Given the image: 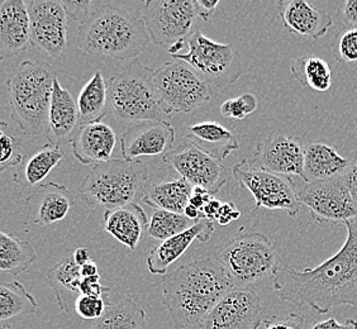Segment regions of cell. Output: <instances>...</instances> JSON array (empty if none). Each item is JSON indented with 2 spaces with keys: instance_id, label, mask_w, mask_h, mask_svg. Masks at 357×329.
<instances>
[{
  "instance_id": "cell-21",
  "label": "cell",
  "mask_w": 357,
  "mask_h": 329,
  "mask_svg": "<svg viewBox=\"0 0 357 329\" xmlns=\"http://www.w3.org/2000/svg\"><path fill=\"white\" fill-rule=\"evenodd\" d=\"M214 222L199 220L194 226L183 234H176L169 240H162L147 256V268L152 275L167 274V270L175 261L178 260L194 240L206 243L212 238Z\"/></svg>"
},
{
  "instance_id": "cell-20",
  "label": "cell",
  "mask_w": 357,
  "mask_h": 329,
  "mask_svg": "<svg viewBox=\"0 0 357 329\" xmlns=\"http://www.w3.org/2000/svg\"><path fill=\"white\" fill-rule=\"evenodd\" d=\"M26 203L29 217L35 224L51 226L69 215L75 199L66 186L51 181L38 186L28 197Z\"/></svg>"
},
{
  "instance_id": "cell-12",
  "label": "cell",
  "mask_w": 357,
  "mask_h": 329,
  "mask_svg": "<svg viewBox=\"0 0 357 329\" xmlns=\"http://www.w3.org/2000/svg\"><path fill=\"white\" fill-rule=\"evenodd\" d=\"M298 199L308 208L312 218L318 223L344 224L357 217V206L344 185L342 175L305 183L298 190Z\"/></svg>"
},
{
  "instance_id": "cell-24",
  "label": "cell",
  "mask_w": 357,
  "mask_h": 329,
  "mask_svg": "<svg viewBox=\"0 0 357 329\" xmlns=\"http://www.w3.org/2000/svg\"><path fill=\"white\" fill-rule=\"evenodd\" d=\"M147 228L149 218L138 203L104 213V229L131 251L139 245Z\"/></svg>"
},
{
  "instance_id": "cell-18",
  "label": "cell",
  "mask_w": 357,
  "mask_h": 329,
  "mask_svg": "<svg viewBox=\"0 0 357 329\" xmlns=\"http://www.w3.org/2000/svg\"><path fill=\"white\" fill-rule=\"evenodd\" d=\"M31 45L27 3L4 0L0 3V62L20 55Z\"/></svg>"
},
{
  "instance_id": "cell-10",
  "label": "cell",
  "mask_w": 357,
  "mask_h": 329,
  "mask_svg": "<svg viewBox=\"0 0 357 329\" xmlns=\"http://www.w3.org/2000/svg\"><path fill=\"white\" fill-rule=\"evenodd\" d=\"M232 174L241 185L252 194L257 209L282 211L290 217H296L301 212L298 189L289 176L255 167L246 158L234 166Z\"/></svg>"
},
{
  "instance_id": "cell-13",
  "label": "cell",
  "mask_w": 357,
  "mask_h": 329,
  "mask_svg": "<svg viewBox=\"0 0 357 329\" xmlns=\"http://www.w3.org/2000/svg\"><path fill=\"white\" fill-rule=\"evenodd\" d=\"M261 295L251 288H234L215 304L200 323V329H259L261 327Z\"/></svg>"
},
{
  "instance_id": "cell-45",
  "label": "cell",
  "mask_w": 357,
  "mask_h": 329,
  "mask_svg": "<svg viewBox=\"0 0 357 329\" xmlns=\"http://www.w3.org/2000/svg\"><path fill=\"white\" fill-rule=\"evenodd\" d=\"M310 329H357V321L346 319L344 322L340 323L336 318L332 316L326 321L314 323Z\"/></svg>"
},
{
  "instance_id": "cell-6",
  "label": "cell",
  "mask_w": 357,
  "mask_h": 329,
  "mask_svg": "<svg viewBox=\"0 0 357 329\" xmlns=\"http://www.w3.org/2000/svg\"><path fill=\"white\" fill-rule=\"evenodd\" d=\"M108 107L122 122L133 124L167 121L158 103L153 69L139 60L130 62L108 82Z\"/></svg>"
},
{
  "instance_id": "cell-2",
  "label": "cell",
  "mask_w": 357,
  "mask_h": 329,
  "mask_svg": "<svg viewBox=\"0 0 357 329\" xmlns=\"http://www.w3.org/2000/svg\"><path fill=\"white\" fill-rule=\"evenodd\" d=\"M234 288L215 257L192 261L162 276V304L175 329L194 328Z\"/></svg>"
},
{
  "instance_id": "cell-34",
  "label": "cell",
  "mask_w": 357,
  "mask_h": 329,
  "mask_svg": "<svg viewBox=\"0 0 357 329\" xmlns=\"http://www.w3.org/2000/svg\"><path fill=\"white\" fill-rule=\"evenodd\" d=\"M63 151L60 144H46L24 164L22 178H14L17 184L23 188H33L41 185L51 171L61 164Z\"/></svg>"
},
{
  "instance_id": "cell-27",
  "label": "cell",
  "mask_w": 357,
  "mask_h": 329,
  "mask_svg": "<svg viewBox=\"0 0 357 329\" xmlns=\"http://www.w3.org/2000/svg\"><path fill=\"white\" fill-rule=\"evenodd\" d=\"M46 280L55 293L59 308L68 314L71 313L75 308L77 298L82 295L80 284L83 280L80 266H77L73 259V252H69L54 268L48 270Z\"/></svg>"
},
{
  "instance_id": "cell-28",
  "label": "cell",
  "mask_w": 357,
  "mask_h": 329,
  "mask_svg": "<svg viewBox=\"0 0 357 329\" xmlns=\"http://www.w3.org/2000/svg\"><path fill=\"white\" fill-rule=\"evenodd\" d=\"M192 186L183 178L147 184L142 201L155 211L184 214L192 197Z\"/></svg>"
},
{
  "instance_id": "cell-49",
  "label": "cell",
  "mask_w": 357,
  "mask_h": 329,
  "mask_svg": "<svg viewBox=\"0 0 357 329\" xmlns=\"http://www.w3.org/2000/svg\"><path fill=\"white\" fill-rule=\"evenodd\" d=\"M220 206H222V201L215 199L213 197L212 199L206 203L204 208L202 209V218H203V220H212V222H214L215 215H217V213L220 211Z\"/></svg>"
},
{
  "instance_id": "cell-31",
  "label": "cell",
  "mask_w": 357,
  "mask_h": 329,
  "mask_svg": "<svg viewBox=\"0 0 357 329\" xmlns=\"http://www.w3.org/2000/svg\"><path fill=\"white\" fill-rule=\"evenodd\" d=\"M91 329H147V316L144 308L127 296L117 304L109 303Z\"/></svg>"
},
{
  "instance_id": "cell-50",
  "label": "cell",
  "mask_w": 357,
  "mask_h": 329,
  "mask_svg": "<svg viewBox=\"0 0 357 329\" xmlns=\"http://www.w3.org/2000/svg\"><path fill=\"white\" fill-rule=\"evenodd\" d=\"M73 259L75 261L77 266H84L85 263H88L91 261V254H90V250L85 248V247H79L76 248L75 251L73 252Z\"/></svg>"
},
{
  "instance_id": "cell-39",
  "label": "cell",
  "mask_w": 357,
  "mask_h": 329,
  "mask_svg": "<svg viewBox=\"0 0 357 329\" xmlns=\"http://www.w3.org/2000/svg\"><path fill=\"white\" fill-rule=\"evenodd\" d=\"M340 62H357V28H351L337 43Z\"/></svg>"
},
{
  "instance_id": "cell-38",
  "label": "cell",
  "mask_w": 357,
  "mask_h": 329,
  "mask_svg": "<svg viewBox=\"0 0 357 329\" xmlns=\"http://www.w3.org/2000/svg\"><path fill=\"white\" fill-rule=\"evenodd\" d=\"M109 304L108 296H93V295H80L75 303L74 310L76 314L86 321L99 319L103 316L105 309Z\"/></svg>"
},
{
  "instance_id": "cell-26",
  "label": "cell",
  "mask_w": 357,
  "mask_h": 329,
  "mask_svg": "<svg viewBox=\"0 0 357 329\" xmlns=\"http://www.w3.org/2000/svg\"><path fill=\"white\" fill-rule=\"evenodd\" d=\"M185 132L190 144L220 161L240 148L234 130L214 121L194 124L188 127Z\"/></svg>"
},
{
  "instance_id": "cell-47",
  "label": "cell",
  "mask_w": 357,
  "mask_h": 329,
  "mask_svg": "<svg viewBox=\"0 0 357 329\" xmlns=\"http://www.w3.org/2000/svg\"><path fill=\"white\" fill-rule=\"evenodd\" d=\"M212 198H213V195H211L209 192H206V189L199 188V186H192V197L189 199V204L198 208L200 213H202V209Z\"/></svg>"
},
{
  "instance_id": "cell-15",
  "label": "cell",
  "mask_w": 357,
  "mask_h": 329,
  "mask_svg": "<svg viewBox=\"0 0 357 329\" xmlns=\"http://www.w3.org/2000/svg\"><path fill=\"white\" fill-rule=\"evenodd\" d=\"M31 45L52 59H59L68 45V15L57 0L27 3Z\"/></svg>"
},
{
  "instance_id": "cell-5",
  "label": "cell",
  "mask_w": 357,
  "mask_h": 329,
  "mask_svg": "<svg viewBox=\"0 0 357 329\" xmlns=\"http://www.w3.org/2000/svg\"><path fill=\"white\" fill-rule=\"evenodd\" d=\"M149 169L141 161L112 158L91 167L79 188L84 203L105 211L137 203L147 186Z\"/></svg>"
},
{
  "instance_id": "cell-8",
  "label": "cell",
  "mask_w": 357,
  "mask_h": 329,
  "mask_svg": "<svg viewBox=\"0 0 357 329\" xmlns=\"http://www.w3.org/2000/svg\"><path fill=\"white\" fill-rule=\"evenodd\" d=\"M185 43L186 52L172 55V59L189 65L211 91H225L240 79L243 66L232 45L218 43L199 31H192Z\"/></svg>"
},
{
  "instance_id": "cell-22",
  "label": "cell",
  "mask_w": 357,
  "mask_h": 329,
  "mask_svg": "<svg viewBox=\"0 0 357 329\" xmlns=\"http://www.w3.org/2000/svg\"><path fill=\"white\" fill-rule=\"evenodd\" d=\"M76 160L83 164H100L112 160L117 146V135L108 124L79 125L70 139Z\"/></svg>"
},
{
  "instance_id": "cell-29",
  "label": "cell",
  "mask_w": 357,
  "mask_h": 329,
  "mask_svg": "<svg viewBox=\"0 0 357 329\" xmlns=\"http://www.w3.org/2000/svg\"><path fill=\"white\" fill-rule=\"evenodd\" d=\"M37 307L35 296L23 284L0 282V329L12 328L17 319L35 314Z\"/></svg>"
},
{
  "instance_id": "cell-19",
  "label": "cell",
  "mask_w": 357,
  "mask_h": 329,
  "mask_svg": "<svg viewBox=\"0 0 357 329\" xmlns=\"http://www.w3.org/2000/svg\"><path fill=\"white\" fill-rule=\"evenodd\" d=\"M278 12L285 29L294 35L321 40L333 26V18L307 0H282Z\"/></svg>"
},
{
  "instance_id": "cell-36",
  "label": "cell",
  "mask_w": 357,
  "mask_h": 329,
  "mask_svg": "<svg viewBox=\"0 0 357 329\" xmlns=\"http://www.w3.org/2000/svg\"><path fill=\"white\" fill-rule=\"evenodd\" d=\"M23 142L9 132V124L0 121V172L21 164L23 161Z\"/></svg>"
},
{
  "instance_id": "cell-46",
  "label": "cell",
  "mask_w": 357,
  "mask_h": 329,
  "mask_svg": "<svg viewBox=\"0 0 357 329\" xmlns=\"http://www.w3.org/2000/svg\"><path fill=\"white\" fill-rule=\"evenodd\" d=\"M195 8H197V14L203 21L208 22L213 17L215 8L218 7L220 1L218 0H194Z\"/></svg>"
},
{
  "instance_id": "cell-30",
  "label": "cell",
  "mask_w": 357,
  "mask_h": 329,
  "mask_svg": "<svg viewBox=\"0 0 357 329\" xmlns=\"http://www.w3.org/2000/svg\"><path fill=\"white\" fill-rule=\"evenodd\" d=\"M79 125L102 122L108 110V82L96 71L77 96Z\"/></svg>"
},
{
  "instance_id": "cell-52",
  "label": "cell",
  "mask_w": 357,
  "mask_h": 329,
  "mask_svg": "<svg viewBox=\"0 0 357 329\" xmlns=\"http://www.w3.org/2000/svg\"><path fill=\"white\" fill-rule=\"evenodd\" d=\"M184 215L192 220H203L199 209L195 208V206H192V204H188V206H186L185 211H184Z\"/></svg>"
},
{
  "instance_id": "cell-51",
  "label": "cell",
  "mask_w": 357,
  "mask_h": 329,
  "mask_svg": "<svg viewBox=\"0 0 357 329\" xmlns=\"http://www.w3.org/2000/svg\"><path fill=\"white\" fill-rule=\"evenodd\" d=\"M80 274H82L83 277H94V276H98L99 275V270H98L96 262L90 261L88 263H85L84 266L80 268Z\"/></svg>"
},
{
  "instance_id": "cell-1",
  "label": "cell",
  "mask_w": 357,
  "mask_h": 329,
  "mask_svg": "<svg viewBox=\"0 0 357 329\" xmlns=\"http://www.w3.org/2000/svg\"><path fill=\"white\" fill-rule=\"evenodd\" d=\"M344 246L316 268L280 265L273 288L284 302L326 314L337 307H357V217L344 223Z\"/></svg>"
},
{
  "instance_id": "cell-23",
  "label": "cell",
  "mask_w": 357,
  "mask_h": 329,
  "mask_svg": "<svg viewBox=\"0 0 357 329\" xmlns=\"http://www.w3.org/2000/svg\"><path fill=\"white\" fill-rule=\"evenodd\" d=\"M79 127V109L71 91L63 88L59 77L54 82V89L48 110L46 137L48 144H60L70 137Z\"/></svg>"
},
{
  "instance_id": "cell-33",
  "label": "cell",
  "mask_w": 357,
  "mask_h": 329,
  "mask_svg": "<svg viewBox=\"0 0 357 329\" xmlns=\"http://www.w3.org/2000/svg\"><path fill=\"white\" fill-rule=\"evenodd\" d=\"M37 260L33 246L14 236L0 231V271L6 274L17 275L27 271L28 268Z\"/></svg>"
},
{
  "instance_id": "cell-48",
  "label": "cell",
  "mask_w": 357,
  "mask_h": 329,
  "mask_svg": "<svg viewBox=\"0 0 357 329\" xmlns=\"http://www.w3.org/2000/svg\"><path fill=\"white\" fill-rule=\"evenodd\" d=\"M341 13H342L344 24L357 28V0L344 1Z\"/></svg>"
},
{
  "instance_id": "cell-9",
  "label": "cell",
  "mask_w": 357,
  "mask_h": 329,
  "mask_svg": "<svg viewBox=\"0 0 357 329\" xmlns=\"http://www.w3.org/2000/svg\"><path fill=\"white\" fill-rule=\"evenodd\" d=\"M153 85L166 117L189 114L211 100V89L185 62L174 60L153 70Z\"/></svg>"
},
{
  "instance_id": "cell-37",
  "label": "cell",
  "mask_w": 357,
  "mask_h": 329,
  "mask_svg": "<svg viewBox=\"0 0 357 329\" xmlns=\"http://www.w3.org/2000/svg\"><path fill=\"white\" fill-rule=\"evenodd\" d=\"M259 108V99L252 93H246L223 102L220 107V114L227 119L242 121L251 116Z\"/></svg>"
},
{
  "instance_id": "cell-42",
  "label": "cell",
  "mask_w": 357,
  "mask_h": 329,
  "mask_svg": "<svg viewBox=\"0 0 357 329\" xmlns=\"http://www.w3.org/2000/svg\"><path fill=\"white\" fill-rule=\"evenodd\" d=\"M349 164L342 174L344 185L350 192L351 198L357 206V148L351 152L347 158Z\"/></svg>"
},
{
  "instance_id": "cell-41",
  "label": "cell",
  "mask_w": 357,
  "mask_h": 329,
  "mask_svg": "<svg viewBox=\"0 0 357 329\" xmlns=\"http://www.w3.org/2000/svg\"><path fill=\"white\" fill-rule=\"evenodd\" d=\"M305 319L298 313H289L284 318H273L264 321V329H303Z\"/></svg>"
},
{
  "instance_id": "cell-3",
  "label": "cell",
  "mask_w": 357,
  "mask_h": 329,
  "mask_svg": "<svg viewBox=\"0 0 357 329\" xmlns=\"http://www.w3.org/2000/svg\"><path fill=\"white\" fill-rule=\"evenodd\" d=\"M150 36L142 18L110 4H100L83 22L76 36V47L94 56L118 61H133L144 52Z\"/></svg>"
},
{
  "instance_id": "cell-32",
  "label": "cell",
  "mask_w": 357,
  "mask_h": 329,
  "mask_svg": "<svg viewBox=\"0 0 357 329\" xmlns=\"http://www.w3.org/2000/svg\"><path fill=\"white\" fill-rule=\"evenodd\" d=\"M291 76L302 86L316 93H326L333 84V76L328 62L317 56H303L296 59L290 66Z\"/></svg>"
},
{
  "instance_id": "cell-40",
  "label": "cell",
  "mask_w": 357,
  "mask_h": 329,
  "mask_svg": "<svg viewBox=\"0 0 357 329\" xmlns=\"http://www.w3.org/2000/svg\"><path fill=\"white\" fill-rule=\"evenodd\" d=\"M62 7L66 12V15L73 18L74 21L80 22V24L83 22L86 21L90 17V14L96 10L98 4L94 1H68L63 0L61 1Z\"/></svg>"
},
{
  "instance_id": "cell-35",
  "label": "cell",
  "mask_w": 357,
  "mask_h": 329,
  "mask_svg": "<svg viewBox=\"0 0 357 329\" xmlns=\"http://www.w3.org/2000/svg\"><path fill=\"white\" fill-rule=\"evenodd\" d=\"M198 220H189L184 214L155 211L152 213L151 220L149 222L147 234L153 240H166L174 236L185 232L194 226Z\"/></svg>"
},
{
  "instance_id": "cell-16",
  "label": "cell",
  "mask_w": 357,
  "mask_h": 329,
  "mask_svg": "<svg viewBox=\"0 0 357 329\" xmlns=\"http://www.w3.org/2000/svg\"><path fill=\"white\" fill-rule=\"evenodd\" d=\"M252 166L284 176L304 178V144L285 133H270L256 146Z\"/></svg>"
},
{
  "instance_id": "cell-14",
  "label": "cell",
  "mask_w": 357,
  "mask_h": 329,
  "mask_svg": "<svg viewBox=\"0 0 357 329\" xmlns=\"http://www.w3.org/2000/svg\"><path fill=\"white\" fill-rule=\"evenodd\" d=\"M164 162L170 164L190 185L203 188L213 197L228 180V170L222 161L202 151L189 141L167 152Z\"/></svg>"
},
{
  "instance_id": "cell-17",
  "label": "cell",
  "mask_w": 357,
  "mask_h": 329,
  "mask_svg": "<svg viewBox=\"0 0 357 329\" xmlns=\"http://www.w3.org/2000/svg\"><path fill=\"white\" fill-rule=\"evenodd\" d=\"M175 144V130L169 121L133 124L121 137L123 160L137 161L142 156H165Z\"/></svg>"
},
{
  "instance_id": "cell-44",
  "label": "cell",
  "mask_w": 357,
  "mask_h": 329,
  "mask_svg": "<svg viewBox=\"0 0 357 329\" xmlns=\"http://www.w3.org/2000/svg\"><path fill=\"white\" fill-rule=\"evenodd\" d=\"M240 217V211L237 209V206H234V203H222L214 222H218L220 226H227L231 222L238 220Z\"/></svg>"
},
{
  "instance_id": "cell-25",
  "label": "cell",
  "mask_w": 357,
  "mask_h": 329,
  "mask_svg": "<svg viewBox=\"0 0 357 329\" xmlns=\"http://www.w3.org/2000/svg\"><path fill=\"white\" fill-rule=\"evenodd\" d=\"M349 164L327 141H312L304 146V183L322 181L344 174Z\"/></svg>"
},
{
  "instance_id": "cell-53",
  "label": "cell",
  "mask_w": 357,
  "mask_h": 329,
  "mask_svg": "<svg viewBox=\"0 0 357 329\" xmlns=\"http://www.w3.org/2000/svg\"><path fill=\"white\" fill-rule=\"evenodd\" d=\"M356 133H357V127H356Z\"/></svg>"
},
{
  "instance_id": "cell-7",
  "label": "cell",
  "mask_w": 357,
  "mask_h": 329,
  "mask_svg": "<svg viewBox=\"0 0 357 329\" xmlns=\"http://www.w3.org/2000/svg\"><path fill=\"white\" fill-rule=\"evenodd\" d=\"M234 288L250 285L274 276L282 265L274 246L265 234H238L215 254Z\"/></svg>"
},
{
  "instance_id": "cell-43",
  "label": "cell",
  "mask_w": 357,
  "mask_h": 329,
  "mask_svg": "<svg viewBox=\"0 0 357 329\" xmlns=\"http://www.w3.org/2000/svg\"><path fill=\"white\" fill-rule=\"evenodd\" d=\"M110 289L100 284V275L94 277H83L80 284V294L93 296H108Z\"/></svg>"
},
{
  "instance_id": "cell-4",
  "label": "cell",
  "mask_w": 357,
  "mask_h": 329,
  "mask_svg": "<svg viewBox=\"0 0 357 329\" xmlns=\"http://www.w3.org/2000/svg\"><path fill=\"white\" fill-rule=\"evenodd\" d=\"M56 77L55 70L47 62L26 60L8 79L12 119L29 137H38L47 130Z\"/></svg>"
},
{
  "instance_id": "cell-11",
  "label": "cell",
  "mask_w": 357,
  "mask_h": 329,
  "mask_svg": "<svg viewBox=\"0 0 357 329\" xmlns=\"http://www.w3.org/2000/svg\"><path fill=\"white\" fill-rule=\"evenodd\" d=\"M197 17L194 0H150L142 12L147 33L156 46H172L185 40Z\"/></svg>"
}]
</instances>
